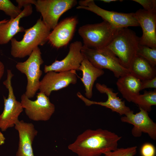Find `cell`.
I'll return each mask as SVG.
<instances>
[{
    "label": "cell",
    "instance_id": "7402d4cb",
    "mask_svg": "<svg viewBox=\"0 0 156 156\" xmlns=\"http://www.w3.org/2000/svg\"><path fill=\"white\" fill-rule=\"evenodd\" d=\"M141 108L147 112H150L151 107L156 105V90H145L143 94H140L132 101Z\"/></svg>",
    "mask_w": 156,
    "mask_h": 156
},
{
    "label": "cell",
    "instance_id": "2e32d148",
    "mask_svg": "<svg viewBox=\"0 0 156 156\" xmlns=\"http://www.w3.org/2000/svg\"><path fill=\"white\" fill-rule=\"evenodd\" d=\"M78 22L77 18L73 16L60 21L51 31L48 37L49 42L57 49L66 46L73 37Z\"/></svg>",
    "mask_w": 156,
    "mask_h": 156
},
{
    "label": "cell",
    "instance_id": "603a6c76",
    "mask_svg": "<svg viewBox=\"0 0 156 156\" xmlns=\"http://www.w3.org/2000/svg\"><path fill=\"white\" fill-rule=\"evenodd\" d=\"M136 55L143 57L153 65L156 66V49L139 44Z\"/></svg>",
    "mask_w": 156,
    "mask_h": 156
},
{
    "label": "cell",
    "instance_id": "1f68e13d",
    "mask_svg": "<svg viewBox=\"0 0 156 156\" xmlns=\"http://www.w3.org/2000/svg\"><path fill=\"white\" fill-rule=\"evenodd\" d=\"M101 1L105 3H109L112 2L116 1H118L117 0H101Z\"/></svg>",
    "mask_w": 156,
    "mask_h": 156
},
{
    "label": "cell",
    "instance_id": "8992f818",
    "mask_svg": "<svg viewBox=\"0 0 156 156\" xmlns=\"http://www.w3.org/2000/svg\"><path fill=\"white\" fill-rule=\"evenodd\" d=\"M41 54L40 49L37 47L26 60L18 62L16 65L17 69L27 77V81L25 94L29 99L33 97L39 90L40 79L42 74L40 67L44 62Z\"/></svg>",
    "mask_w": 156,
    "mask_h": 156
},
{
    "label": "cell",
    "instance_id": "4316f807",
    "mask_svg": "<svg viewBox=\"0 0 156 156\" xmlns=\"http://www.w3.org/2000/svg\"><path fill=\"white\" fill-rule=\"evenodd\" d=\"M141 153L142 156H155V148L151 144L146 143L142 147Z\"/></svg>",
    "mask_w": 156,
    "mask_h": 156
},
{
    "label": "cell",
    "instance_id": "277c9868",
    "mask_svg": "<svg viewBox=\"0 0 156 156\" xmlns=\"http://www.w3.org/2000/svg\"><path fill=\"white\" fill-rule=\"evenodd\" d=\"M118 29L103 20L99 23L82 26L79 28L78 33L83 40V46L101 49L108 45Z\"/></svg>",
    "mask_w": 156,
    "mask_h": 156
},
{
    "label": "cell",
    "instance_id": "836d02e7",
    "mask_svg": "<svg viewBox=\"0 0 156 156\" xmlns=\"http://www.w3.org/2000/svg\"><path fill=\"white\" fill-rule=\"evenodd\" d=\"M105 155V156H106V155Z\"/></svg>",
    "mask_w": 156,
    "mask_h": 156
},
{
    "label": "cell",
    "instance_id": "5bb4252c",
    "mask_svg": "<svg viewBox=\"0 0 156 156\" xmlns=\"http://www.w3.org/2000/svg\"><path fill=\"white\" fill-rule=\"evenodd\" d=\"M83 45L80 41L71 43L68 52L66 57L61 60H55L49 65H45L44 72L50 71L59 72L71 70H78L84 57L81 52Z\"/></svg>",
    "mask_w": 156,
    "mask_h": 156
},
{
    "label": "cell",
    "instance_id": "7a4b0ae2",
    "mask_svg": "<svg viewBox=\"0 0 156 156\" xmlns=\"http://www.w3.org/2000/svg\"><path fill=\"white\" fill-rule=\"evenodd\" d=\"M22 40L13 38L11 42V54L14 58H23L29 56L38 46H43L48 41L51 32L41 18L32 27L25 29Z\"/></svg>",
    "mask_w": 156,
    "mask_h": 156
},
{
    "label": "cell",
    "instance_id": "f1b7e54d",
    "mask_svg": "<svg viewBox=\"0 0 156 156\" xmlns=\"http://www.w3.org/2000/svg\"><path fill=\"white\" fill-rule=\"evenodd\" d=\"M36 0H16V2L18 4L17 6L21 9L22 7L29 5L34 4L35 3Z\"/></svg>",
    "mask_w": 156,
    "mask_h": 156
},
{
    "label": "cell",
    "instance_id": "cb8c5ba5",
    "mask_svg": "<svg viewBox=\"0 0 156 156\" xmlns=\"http://www.w3.org/2000/svg\"><path fill=\"white\" fill-rule=\"evenodd\" d=\"M0 10L3 11L10 18H16L22 11L9 0H0Z\"/></svg>",
    "mask_w": 156,
    "mask_h": 156
},
{
    "label": "cell",
    "instance_id": "6da1fadb",
    "mask_svg": "<svg viewBox=\"0 0 156 156\" xmlns=\"http://www.w3.org/2000/svg\"><path fill=\"white\" fill-rule=\"evenodd\" d=\"M121 138L107 130L88 129L79 135L68 148L78 156H100L117 149Z\"/></svg>",
    "mask_w": 156,
    "mask_h": 156
},
{
    "label": "cell",
    "instance_id": "d6986e66",
    "mask_svg": "<svg viewBox=\"0 0 156 156\" xmlns=\"http://www.w3.org/2000/svg\"><path fill=\"white\" fill-rule=\"evenodd\" d=\"M82 72V77L80 79L83 83L85 91V95L88 99L92 96V89L95 81L103 75V69L94 66L86 58L84 57L78 69Z\"/></svg>",
    "mask_w": 156,
    "mask_h": 156
},
{
    "label": "cell",
    "instance_id": "83f0119b",
    "mask_svg": "<svg viewBox=\"0 0 156 156\" xmlns=\"http://www.w3.org/2000/svg\"><path fill=\"white\" fill-rule=\"evenodd\" d=\"M141 90L147 88H156V77L149 79L141 81Z\"/></svg>",
    "mask_w": 156,
    "mask_h": 156
},
{
    "label": "cell",
    "instance_id": "7c38bea8",
    "mask_svg": "<svg viewBox=\"0 0 156 156\" xmlns=\"http://www.w3.org/2000/svg\"><path fill=\"white\" fill-rule=\"evenodd\" d=\"M140 111L135 114L131 110L120 118L122 122L132 125V135L140 137L142 133H147L154 140H156V124L149 117L148 112L139 108Z\"/></svg>",
    "mask_w": 156,
    "mask_h": 156
},
{
    "label": "cell",
    "instance_id": "3957f363",
    "mask_svg": "<svg viewBox=\"0 0 156 156\" xmlns=\"http://www.w3.org/2000/svg\"><path fill=\"white\" fill-rule=\"evenodd\" d=\"M139 38L127 27L118 29L106 47L118 57L122 66L129 69L136 55Z\"/></svg>",
    "mask_w": 156,
    "mask_h": 156
},
{
    "label": "cell",
    "instance_id": "4dcf8cb0",
    "mask_svg": "<svg viewBox=\"0 0 156 156\" xmlns=\"http://www.w3.org/2000/svg\"><path fill=\"white\" fill-rule=\"evenodd\" d=\"M5 138L3 134L0 131V146L3 144L5 142Z\"/></svg>",
    "mask_w": 156,
    "mask_h": 156
},
{
    "label": "cell",
    "instance_id": "484cf974",
    "mask_svg": "<svg viewBox=\"0 0 156 156\" xmlns=\"http://www.w3.org/2000/svg\"><path fill=\"white\" fill-rule=\"evenodd\" d=\"M141 5L145 10L149 12H156V0H133Z\"/></svg>",
    "mask_w": 156,
    "mask_h": 156
},
{
    "label": "cell",
    "instance_id": "44dd1931",
    "mask_svg": "<svg viewBox=\"0 0 156 156\" xmlns=\"http://www.w3.org/2000/svg\"><path fill=\"white\" fill-rule=\"evenodd\" d=\"M129 70L131 74L141 81L156 77V66L137 55L132 61Z\"/></svg>",
    "mask_w": 156,
    "mask_h": 156
},
{
    "label": "cell",
    "instance_id": "52a82bcc",
    "mask_svg": "<svg viewBox=\"0 0 156 156\" xmlns=\"http://www.w3.org/2000/svg\"><path fill=\"white\" fill-rule=\"evenodd\" d=\"M78 3L77 9L92 12L117 29L140 26L134 13H127L106 10L97 5L93 0H80Z\"/></svg>",
    "mask_w": 156,
    "mask_h": 156
},
{
    "label": "cell",
    "instance_id": "d4e9b609",
    "mask_svg": "<svg viewBox=\"0 0 156 156\" xmlns=\"http://www.w3.org/2000/svg\"><path fill=\"white\" fill-rule=\"evenodd\" d=\"M137 146L117 148L114 151L106 152L104 154L107 156H134L137 153Z\"/></svg>",
    "mask_w": 156,
    "mask_h": 156
},
{
    "label": "cell",
    "instance_id": "e0dca14e",
    "mask_svg": "<svg viewBox=\"0 0 156 156\" xmlns=\"http://www.w3.org/2000/svg\"><path fill=\"white\" fill-rule=\"evenodd\" d=\"M14 127L18 133L19 138L16 156H34L32 144L38 131L34 125L19 120Z\"/></svg>",
    "mask_w": 156,
    "mask_h": 156
},
{
    "label": "cell",
    "instance_id": "9c48e42d",
    "mask_svg": "<svg viewBox=\"0 0 156 156\" xmlns=\"http://www.w3.org/2000/svg\"><path fill=\"white\" fill-rule=\"evenodd\" d=\"M13 76L11 73H8L6 79L3 82L8 93L7 98L3 96L4 108L0 115V129L2 131L14 127L19 120L18 116L23 111L21 102L16 100L14 93L11 82Z\"/></svg>",
    "mask_w": 156,
    "mask_h": 156
},
{
    "label": "cell",
    "instance_id": "9a60e30c",
    "mask_svg": "<svg viewBox=\"0 0 156 156\" xmlns=\"http://www.w3.org/2000/svg\"><path fill=\"white\" fill-rule=\"evenodd\" d=\"M142 30L139 44L156 49V12H149L140 9L134 13Z\"/></svg>",
    "mask_w": 156,
    "mask_h": 156
},
{
    "label": "cell",
    "instance_id": "30bf717a",
    "mask_svg": "<svg viewBox=\"0 0 156 156\" xmlns=\"http://www.w3.org/2000/svg\"><path fill=\"white\" fill-rule=\"evenodd\" d=\"M21 104L25 109L27 116L34 121H47L54 113L55 107L49 97L40 92L37 94L36 99L32 101L24 94L21 97Z\"/></svg>",
    "mask_w": 156,
    "mask_h": 156
},
{
    "label": "cell",
    "instance_id": "f546056e",
    "mask_svg": "<svg viewBox=\"0 0 156 156\" xmlns=\"http://www.w3.org/2000/svg\"><path fill=\"white\" fill-rule=\"evenodd\" d=\"M4 66L3 63L0 61V80L4 73Z\"/></svg>",
    "mask_w": 156,
    "mask_h": 156
},
{
    "label": "cell",
    "instance_id": "ffe728a7",
    "mask_svg": "<svg viewBox=\"0 0 156 156\" xmlns=\"http://www.w3.org/2000/svg\"><path fill=\"white\" fill-rule=\"evenodd\" d=\"M116 84L123 98L129 102L140 94L141 81L130 73L118 78Z\"/></svg>",
    "mask_w": 156,
    "mask_h": 156
},
{
    "label": "cell",
    "instance_id": "4fadbf2b",
    "mask_svg": "<svg viewBox=\"0 0 156 156\" xmlns=\"http://www.w3.org/2000/svg\"><path fill=\"white\" fill-rule=\"evenodd\" d=\"M95 86L99 92L105 93L107 95V100L105 102L91 101L85 97L80 92H78L77 94V96L84 102L86 105L90 106L93 105H97L105 107L121 115H125L131 110L129 107L126 105L125 101H122V99L120 98L117 96L118 93L114 92L112 88L108 87L105 84L99 83H97Z\"/></svg>",
    "mask_w": 156,
    "mask_h": 156
},
{
    "label": "cell",
    "instance_id": "5b68a950",
    "mask_svg": "<svg viewBox=\"0 0 156 156\" xmlns=\"http://www.w3.org/2000/svg\"><path fill=\"white\" fill-rule=\"evenodd\" d=\"M81 51L84 57L94 66L109 70L117 78L130 73L129 70L122 66L118 57L107 47L96 49L83 45Z\"/></svg>",
    "mask_w": 156,
    "mask_h": 156
},
{
    "label": "cell",
    "instance_id": "8fae6325",
    "mask_svg": "<svg viewBox=\"0 0 156 156\" xmlns=\"http://www.w3.org/2000/svg\"><path fill=\"white\" fill-rule=\"evenodd\" d=\"M76 70L57 72L50 71L46 73L40 81L39 90L48 97L51 92L75 84L77 81Z\"/></svg>",
    "mask_w": 156,
    "mask_h": 156
},
{
    "label": "cell",
    "instance_id": "ba28073f",
    "mask_svg": "<svg viewBox=\"0 0 156 156\" xmlns=\"http://www.w3.org/2000/svg\"><path fill=\"white\" fill-rule=\"evenodd\" d=\"M77 3L75 0H38L34 5L41 14L42 21L51 30L57 25L62 15Z\"/></svg>",
    "mask_w": 156,
    "mask_h": 156
},
{
    "label": "cell",
    "instance_id": "ac0fdd59",
    "mask_svg": "<svg viewBox=\"0 0 156 156\" xmlns=\"http://www.w3.org/2000/svg\"><path fill=\"white\" fill-rule=\"evenodd\" d=\"M32 12V5H26L17 17L10 18L7 22L0 24V44L8 43L18 33L24 31V28L19 25L20 21L22 18L31 15Z\"/></svg>",
    "mask_w": 156,
    "mask_h": 156
},
{
    "label": "cell",
    "instance_id": "d6a6232c",
    "mask_svg": "<svg viewBox=\"0 0 156 156\" xmlns=\"http://www.w3.org/2000/svg\"><path fill=\"white\" fill-rule=\"evenodd\" d=\"M8 20L9 19H5L0 21V24L2 23H4L7 22L8 21Z\"/></svg>",
    "mask_w": 156,
    "mask_h": 156
}]
</instances>
